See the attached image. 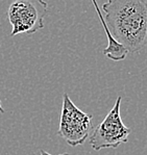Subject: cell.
<instances>
[{"label": "cell", "instance_id": "4", "mask_svg": "<svg viewBox=\"0 0 147 155\" xmlns=\"http://www.w3.org/2000/svg\"><path fill=\"white\" fill-rule=\"evenodd\" d=\"M48 13V4L43 0H18L8 9L12 25L11 37L21 33H35L44 27V19Z\"/></svg>", "mask_w": 147, "mask_h": 155}, {"label": "cell", "instance_id": "7", "mask_svg": "<svg viewBox=\"0 0 147 155\" xmlns=\"http://www.w3.org/2000/svg\"><path fill=\"white\" fill-rule=\"evenodd\" d=\"M0 113H1V114H4V113H5V110H4L3 107H2V104H1V99H0Z\"/></svg>", "mask_w": 147, "mask_h": 155}, {"label": "cell", "instance_id": "2", "mask_svg": "<svg viewBox=\"0 0 147 155\" xmlns=\"http://www.w3.org/2000/svg\"><path fill=\"white\" fill-rule=\"evenodd\" d=\"M93 116L82 111L73 103L69 95L63 96L60 126L58 134L66 140L69 146L84 145L93 131Z\"/></svg>", "mask_w": 147, "mask_h": 155}, {"label": "cell", "instance_id": "8", "mask_svg": "<svg viewBox=\"0 0 147 155\" xmlns=\"http://www.w3.org/2000/svg\"><path fill=\"white\" fill-rule=\"evenodd\" d=\"M0 46H1V44H0Z\"/></svg>", "mask_w": 147, "mask_h": 155}, {"label": "cell", "instance_id": "3", "mask_svg": "<svg viewBox=\"0 0 147 155\" xmlns=\"http://www.w3.org/2000/svg\"><path fill=\"white\" fill-rule=\"evenodd\" d=\"M121 101L122 97L119 96L102 122L98 124L92 131L89 142L95 151H100L102 149H116L121 144L129 142L132 129L125 126L121 119Z\"/></svg>", "mask_w": 147, "mask_h": 155}, {"label": "cell", "instance_id": "6", "mask_svg": "<svg viewBox=\"0 0 147 155\" xmlns=\"http://www.w3.org/2000/svg\"><path fill=\"white\" fill-rule=\"evenodd\" d=\"M40 155H52V154L48 153V152H46L43 149H40ZM58 155H72V154H70V153H63V154H58Z\"/></svg>", "mask_w": 147, "mask_h": 155}, {"label": "cell", "instance_id": "1", "mask_svg": "<svg viewBox=\"0 0 147 155\" xmlns=\"http://www.w3.org/2000/svg\"><path fill=\"white\" fill-rule=\"evenodd\" d=\"M104 22L116 41L129 53H139L147 45V2L109 0L102 4Z\"/></svg>", "mask_w": 147, "mask_h": 155}, {"label": "cell", "instance_id": "5", "mask_svg": "<svg viewBox=\"0 0 147 155\" xmlns=\"http://www.w3.org/2000/svg\"><path fill=\"white\" fill-rule=\"evenodd\" d=\"M93 5H94V8H95V12L99 17V20H100L101 24H102L104 31H105L106 38H108V46H106V48L103 50L102 53L106 57H109V58L112 59L114 61H123V59H125V57L129 55V51H127V49L125 48L123 45H121L120 43H118L116 41V39L112 35V33H111V31L109 30L105 22H104L103 15L101 14L100 8H99V6L96 1H93Z\"/></svg>", "mask_w": 147, "mask_h": 155}]
</instances>
